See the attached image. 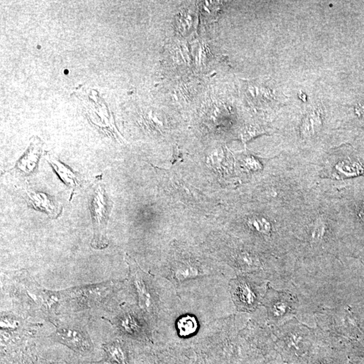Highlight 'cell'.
Masks as SVG:
<instances>
[{
	"instance_id": "6da1fadb",
	"label": "cell",
	"mask_w": 364,
	"mask_h": 364,
	"mask_svg": "<svg viewBox=\"0 0 364 364\" xmlns=\"http://www.w3.org/2000/svg\"><path fill=\"white\" fill-rule=\"evenodd\" d=\"M129 281L138 300V308L151 328L159 327L165 316L172 307L162 302L159 288L153 277L144 271L134 259L126 255Z\"/></svg>"
},
{
	"instance_id": "30bf717a",
	"label": "cell",
	"mask_w": 364,
	"mask_h": 364,
	"mask_svg": "<svg viewBox=\"0 0 364 364\" xmlns=\"http://www.w3.org/2000/svg\"><path fill=\"white\" fill-rule=\"evenodd\" d=\"M105 349L111 361L116 364H127L125 349L121 343L115 342L106 344Z\"/></svg>"
},
{
	"instance_id": "277c9868",
	"label": "cell",
	"mask_w": 364,
	"mask_h": 364,
	"mask_svg": "<svg viewBox=\"0 0 364 364\" xmlns=\"http://www.w3.org/2000/svg\"><path fill=\"white\" fill-rule=\"evenodd\" d=\"M52 337L79 352H88L93 348L88 334L84 328L76 325H65L58 328Z\"/></svg>"
},
{
	"instance_id": "9a60e30c",
	"label": "cell",
	"mask_w": 364,
	"mask_h": 364,
	"mask_svg": "<svg viewBox=\"0 0 364 364\" xmlns=\"http://www.w3.org/2000/svg\"><path fill=\"white\" fill-rule=\"evenodd\" d=\"M245 165H246L247 168L252 170H257L260 168V165H259L258 161H256L255 159H252V158L246 159Z\"/></svg>"
},
{
	"instance_id": "e0dca14e",
	"label": "cell",
	"mask_w": 364,
	"mask_h": 364,
	"mask_svg": "<svg viewBox=\"0 0 364 364\" xmlns=\"http://www.w3.org/2000/svg\"><path fill=\"white\" fill-rule=\"evenodd\" d=\"M359 216H360V218L364 221V207H362L361 209H360V211H359Z\"/></svg>"
},
{
	"instance_id": "8fae6325",
	"label": "cell",
	"mask_w": 364,
	"mask_h": 364,
	"mask_svg": "<svg viewBox=\"0 0 364 364\" xmlns=\"http://www.w3.org/2000/svg\"><path fill=\"white\" fill-rule=\"evenodd\" d=\"M236 263L240 269L244 271H250L258 269L260 266V262L255 256L248 252H241L236 258Z\"/></svg>"
},
{
	"instance_id": "8992f818",
	"label": "cell",
	"mask_w": 364,
	"mask_h": 364,
	"mask_svg": "<svg viewBox=\"0 0 364 364\" xmlns=\"http://www.w3.org/2000/svg\"><path fill=\"white\" fill-rule=\"evenodd\" d=\"M335 170L339 178L358 176L364 175V164L359 159H344L337 163Z\"/></svg>"
},
{
	"instance_id": "5b68a950",
	"label": "cell",
	"mask_w": 364,
	"mask_h": 364,
	"mask_svg": "<svg viewBox=\"0 0 364 364\" xmlns=\"http://www.w3.org/2000/svg\"><path fill=\"white\" fill-rule=\"evenodd\" d=\"M26 200L29 207L45 212L50 217H56L59 213L53 199L45 193H28Z\"/></svg>"
},
{
	"instance_id": "5bb4252c",
	"label": "cell",
	"mask_w": 364,
	"mask_h": 364,
	"mask_svg": "<svg viewBox=\"0 0 364 364\" xmlns=\"http://www.w3.org/2000/svg\"><path fill=\"white\" fill-rule=\"evenodd\" d=\"M325 225L322 222H319L314 227L313 232H312V237L316 240L322 239L325 234Z\"/></svg>"
},
{
	"instance_id": "7c38bea8",
	"label": "cell",
	"mask_w": 364,
	"mask_h": 364,
	"mask_svg": "<svg viewBox=\"0 0 364 364\" xmlns=\"http://www.w3.org/2000/svg\"><path fill=\"white\" fill-rule=\"evenodd\" d=\"M248 224L252 230L260 233L264 235H269L271 234L272 227L269 221L260 216H254L249 218Z\"/></svg>"
},
{
	"instance_id": "52a82bcc",
	"label": "cell",
	"mask_w": 364,
	"mask_h": 364,
	"mask_svg": "<svg viewBox=\"0 0 364 364\" xmlns=\"http://www.w3.org/2000/svg\"><path fill=\"white\" fill-rule=\"evenodd\" d=\"M48 161L51 163L57 174L67 186L71 188H76L79 185V181L78 180L76 174L65 165L62 164L58 160L53 158H50Z\"/></svg>"
},
{
	"instance_id": "9c48e42d",
	"label": "cell",
	"mask_w": 364,
	"mask_h": 364,
	"mask_svg": "<svg viewBox=\"0 0 364 364\" xmlns=\"http://www.w3.org/2000/svg\"><path fill=\"white\" fill-rule=\"evenodd\" d=\"M234 296L236 300L246 306L250 307L253 305L256 301V295L250 286L245 282H239L234 288Z\"/></svg>"
},
{
	"instance_id": "3957f363",
	"label": "cell",
	"mask_w": 364,
	"mask_h": 364,
	"mask_svg": "<svg viewBox=\"0 0 364 364\" xmlns=\"http://www.w3.org/2000/svg\"><path fill=\"white\" fill-rule=\"evenodd\" d=\"M90 211L93 216L94 236L91 246L95 249H103L108 245L106 237L107 222L109 214V204L106 192L101 186L96 188L90 203Z\"/></svg>"
},
{
	"instance_id": "ba28073f",
	"label": "cell",
	"mask_w": 364,
	"mask_h": 364,
	"mask_svg": "<svg viewBox=\"0 0 364 364\" xmlns=\"http://www.w3.org/2000/svg\"><path fill=\"white\" fill-rule=\"evenodd\" d=\"M322 122L319 112L313 111L309 113L303 120L300 132L303 137L313 136L319 130Z\"/></svg>"
},
{
	"instance_id": "4fadbf2b",
	"label": "cell",
	"mask_w": 364,
	"mask_h": 364,
	"mask_svg": "<svg viewBox=\"0 0 364 364\" xmlns=\"http://www.w3.org/2000/svg\"><path fill=\"white\" fill-rule=\"evenodd\" d=\"M209 159L211 164L216 170H219L218 171H223L222 170H226L228 168L229 159L223 150H216L213 152Z\"/></svg>"
},
{
	"instance_id": "7a4b0ae2",
	"label": "cell",
	"mask_w": 364,
	"mask_h": 364,
	"mask_svg": "<svg viewBox=\"0 0 364 364\" xmlns=\"http://www.w3.org/2000/svg\"><path fill=\"white\" fill-rule=\"evenodd\" d=\"M112 322L115 328L126 336L147 339L152 335L151 328L139 308H122L113 318Z\"/></svg>"
},
{
	"instance_id": "2e32d148",
	"label": "cell",
	"mask_w": 364,
	"mask_h": 364,
	"mask_svg": "<svg viewBox=\"0 0 364 364\" xmlns=\"http://www.w3.org/2000/svg\"><path fill=\"white\" fill-rule=\"evenodd\" d=\"M273 309H274V313L278 316L280 315V314H283L284 312H285L286 305L283 303H278L274 305Z\"/></svg>"
}]
</instances>
